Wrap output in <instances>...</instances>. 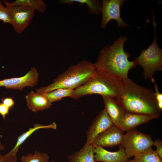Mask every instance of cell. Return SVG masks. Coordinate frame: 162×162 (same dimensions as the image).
Segmentation results:
<instances>
[{
	"mask_svg": "<svg viewBox=\"0 0 162 162\" xmlns=\"http://www.w3.org/2000/svg\"><path fill=\"white\" fill-rule=\"evenodd\" d=\"M122 94L117 101L126 112L159 117L162 111L153 90L141 86L128 78L122 79Z\"/></svg>",
	"mask_w": 162,
	"mask_h": 162,
	"instance_id": "obj_1",
	"label": "cell"
},
{
	"mask_svg": "<svg viewBox=\"0 0 162 162\" xmlns=\"http://www.w3.org/2000/svg\"><path fill=\"white\" fill-rule=\"evenodd\" d=\"M127 40L126 37L122 36L112 45L104 47L94 63L96 69L120 78H128L129 71L136 65L134 60H128L130 54L124 50V44Z\"/></svg>",
	"mask_w": 162,
	"mask_h": 162,
	"instance_id": "obj_2",
	"label": "cell"
},
{
	"mask_svg": "<svg viewBox=\"0 0 162 162\" xmlns=\"http://www.w3.org/2000/svg\"><path fill=\"white\" fill-rule=\"evenodd\" d=\"M122 90V79L96 69L86 83L74 90L71 98L76 100L86 95L97 94L117 100Z\"/></svg>",
	"mask_w": 162,
	"mask_h": 162,
	"instance_id": "obj_3",
	"label": "cell"
},
{
	"mask_svg": "<svg viewBox=\"0 0 162 162\" xmlns=\"http://www.w3.org/2000/svg\"><path fill=\"white\" fill-rule=\"evenodd\" d=\"M95 70L94 64L85 60L80 62L59 75L51 83L37 89L36 92L44 93L60 88L74 90L86 83Z\"/></svg>",
	"mask_w": 162,
	"mask_h": 162,
	"instance_id": "obj_4",
	"label": "cell"
},
{
	"mask_svg": "<svg viewBox=\"0 0 162 162\" xmlns=\"http://www.w3.org/2000/svg\"><path fill=\"white\" fill-rule=\"evenodd\" d=\"M154 38L152 44L146 50H141L140 55L134 61L136 65L143 68V76L145 79H151L155 73L162 70V50L157 42L156 32V24L153 18Z\"/></svg>",
	"mask_w": 162,
	"mask_h": 162,
	"instance_id": "obj_5",
	"label": "cell"
},
{
	"mask_svg": "<svg viewBox=\"0 0 162 162\" xmlns=\"http://www.w3.org/2000/svg\"><path fill=\"white\" fill-rule=\"evenodd\" d=\"M153 142L150 135L134 128L123 134L121 145L129 158L152 147Z\"/></svg>",
	"mask_w": 162,
	"mask_h": 162,
	"instance_id": "obj_6",
	"label": "cell"
},
{
	"mask_svg": "<svg viewBox=\"0 0 162 162\" xmlns=\"http://www.w3.org/2000/svg\"><path fill=\"white\" fill-rule=\"evenodd\" d=\"M124 0H102L100 12L102 20L100 27L105 28L108 22L111 20H116L118 23V28L127 27L129 25L122 19L120 15V8Z\"/></svg>",
	"mask_w": 162,
	"mask_h": 162,
	"instance_id": "obj_7",
	"label": "cell"
},
{
	"mask_svg": "<svg viewBox=\"0 0 162 162\" xmlns=\"http://www.w3.org/2000/svg\"><path fill=\"white\" fill-rule=\"evenodd\" d=\"M11 15V25L15 31L21 33L27 27L34 16V10L22 6L6 7Z\"/></svg>",
	"mask_w": 162,
	"mask_h": 162,
	"instance_id": "obj_8",
	"label": "cell"
},
{
	"mask_svg": "<svg viewBox=\"0 0 162 162\" xmlns=\"http://www.w3.org/2000/svg\"><path fill=\"white\" fill-rule=\"evenodd\" d=\"M39 76L37 70L33 67L22 76L0 80V87L22 90L26 87H33L36 85L38 81Z\"/></svg>",
	"mask_w": 162,
	"mask_h": 162,
	"instance_id": "obj_9",
	"label": "cell"
},
{
	"mask_svg": "<svg viewBox=\"0 0 162 162\" xmlns=\"http://www.w3.org/2000/svg\"><path fill=\"white\" fill-rule=\"evenodd\" d=\"M113 125L104 109L97 115L87 130L85 144L92 143L97 136Z\"/></svg>",
	"mask_w": 162,
	"mask_h": 162,
	"instance_id": "obj_10",
	"label": "cell"
},
{
	"mask_svg": "<svg viewBox=\"0 0 162 162\" xmlns=\"http://www.w3.org/2000/svg\"><path fill=\"white\" fill-rule=\"evenodd\" d=\"M123 132L119 128L113 125L97 136L92 143L103 147L120 145L123 140Z\"/></svg>",
	"mask_w": 162,
	"mask_h": 162,
	"instance_id": "obj_11",
	"label": "cell"
},
{
	"mask_svg": "<svg viewBox=\"0 0 162 162\" xmlns=\"http://www.w3.org/2000/svg\"><path fill=\"white\" fill-rule=\"evenodd\" d=\"M94 145L95 162H127L130 160L121 145L119 150L115 152H110L103 147Z\"/></svg>",
	"mask_w": 162,
	"mask_h": 162,
	"instance_id": "obj_12",
	"label": "cell"
},
{
	"mask_svg": "<svg viewBox=\"0 0 162 162\" xmlns=\"http://www.w3.org/2000/svg\"><path fill=\"white\" fill-rule=\"evenodd\" d=\"M102 97L104 109L114 125L119 128L126 112L115 99L107 96Z\"/></svg>",
	"mask_w": 162,
	"mask_h": 162,
	"instance_id": "obj_13",
	"label": "cell"
},
{
	"mask_svg": "<svg viewBox=\"0 0 162 162\" xmlns=\"http://www.w3.org/2000/svg\"><path fill=\"white\" fill-rule=\"evenodd\" d=\"M157 118L150 115L126 112L119 128L123 132L127 131Z\"/></svg>",
	"mask_w": 162,
	"mask_h": 162,
	"instance_id": "obj_14",
	"label": "cell"
},
{
	"mask_svg": "<svg viewBox=\"0 0 162 162\" xmlns=\"http://www.w3.org/2000/svg\"><path fill=\"white\" fill-rule=\"evenodd\" d=\"M26 98L28 109L35 112L49 109L52 105L44 93L32 91Z\"/></svg>",
	"mask_w": 162,
	"mask_h": 162,
	"instance_id": "obj_15",
	"label": "cell"
},
{
	"mask_svg": "<svg viewBox=\"0 0 162 162\" xmlns=\"http://www.w3.org/2000/svg\"><path fill=\"white\" fill-rule=\"evenodd\" d=\"M94 145L85 144L79 151L70 154L68 162H95Z\"/></svg>",
	"mask_w": 162,
	"mask_h": 162,
	"instance_id": "obj_16",
	"label": "cell"
},
{
	"mask_svg": "<svg viewBox=\"0 0 162 162\" xmlns=\"http://www.w3.org/2000/svg\"><path fill=\"white\" fill-rule=\"evenodd\" d=\"M57 128V124L54 122L48 125H43L38 123L34 124L33 127L30 128L27 131L19 136L15 145L8 152L17 154L20 146L37 130L42 129L56 130Z\"/></svg>",
	"mask_w": 162,
	"mask_h": 162,
	"instance_id": "obj_17",
	"label": "cell"
},
{
	"mask_svg": "<svg viewBox=\"0 0 162 162\" xmlns=\"http://www.w3.org/2000/svg\"><path fill=\"white\" fill-rule=\"evenodd\" d=\"M6 6L9 7L18 6L28 7L43 13L46 9V4L42 0H16L9 2L5 0L2 1Z\"/></svg>",
	"mask_w": 162,
	"mask_h": 162,
	"instance_id": "obj_18",
	"label": "cell"
},
{
	"mask_svg": "<svg viewBox=\"0 0 162 162\" xmlns=\"http://www.w3.org/2000/svg\"><path fill=\"white\" fill-rule=\"evenodd\" d=\"M61 4L65 3L71 4L74 2L80 3L81 4H86L88 7V11L91 13L98 15L100 14L102 3L99 1L95 0H61L59 1Z\"/></svg>",
	"mask_w": 162,
	"mask_h": 162,
	"instance_id": "obj_19",
	"label": "cell"
},
{
	"mask_svg": "<svg viewBox=\"0 0 162 162\" xmlns=\"http://www.w3.org/2000/svg\"><path fill=\"white\" fill-rule=\"evenodd\" d=\"M74 89L60 88L47 93H44L49 101L52 103L61 100L63 98L72 96Z\"/></svg>",
	"mask_w": 162,
	"mask_h": 162,
	"instance_id": "obj_20",
	"label": "cell"
},
{
	"mask_svg": "<svg viewBox=\"0 0 162 162\" xmlns=\"http://www.w3.org/2000/svg\"><path fill=\"white\" fill-rule=\"evenodd\" d=\"M135 162H162V159L151 147L135 156Z\"/></svg>",
	"mask_w": 162,
	"mask_h": 162,
	"instance_id": "obj_21",
	"label": "cell"
},
{
	"mask_svg": "<svg viewBox=\"0 0 162 162\" xmlns=\"http://www.w3.org/2000/svg\"><path fill=\"white\" fill-rule=\"evenodd\" d=\"M49 159L50 157L47 153L35 150L33 154L30 153L22 155L20 162H47Z\"/></svg>",
	"mask_w": 162,
	"mask_h": 162,
	"instance_id": "obj_22",
	"label": "cell"
},
{
	"mask_svg": "<svg viewBox=\"0 0 162 162\" xmlns=\"http://www.w3.org/2000/svg\"><path fill=\"white\" fill-rule=\"evenodd\" d=\"M0 20L4 23L11 24L12 19L8 9L2 5L0 1Z\"/></svg>",
	"mask_w": 162,
	"mask_h": 162,
	"instance_id": "obj_23",
	"label": "cell"
},
{
	"mask_svg": "<svg viewBox=\"0 0 162 162\" xmlns=\"http://www.w3.org/2000/svg\"><path fill=\"white\" fill-rule=\"evenodd\" d=\"M151 81L154 84L155 92L154 94L158 106L161 111L162 110V94L159 91L158 86L155 83L154 77L151 79Z\"/></svg>",
	"mask_w": 162,
	"mask_h": 162,
	"instance_id": "obj_24",
	"label": "cell"
},
{
	"mask_svg": "<svg viewBox=\"0 0 162 162\" xmlns=\"http://www.w3.org/2000/svg\"><path fill=\"white\" fill-rule=\"evenodd\" d=\"M153 146L156 147L155 151L157 154L162 159V141L160 139L155 140L153 142Z\"/></svg>",
	"mask_w": 162,
	"mask_h": 162,
	"instance_id": "obj_25",
	"label": "cell"
},
{
	"mask_svg": "<svg viewBox=\"0 0 162 162\" xmlns=\"http://www.w3.org/2000/svg\"><path fill=\"white\" fill-rule=\"evenodd\" d=\"M17 154L11 153L9 152L3 155V162H17Z\"/></svg>",
	"mask_w": 162,
	"mask_h": 162,
	"instance_id": "obj_26",
	"label": "cell"
},
{
	"mask_svg": "<svg viewBox=\"0 0 162 162\" xmlns=\"http://www.w3.org/2000/svg\"><path fill=\"white\" fill-rule=\"evenodd\" d=\"M10 109L2 102L0 103V115L4 120H6L7 116L9 114Z\"/></svg>",
	"mask_w": 162,
	"mask_h": 162,
	"instance_id": "obj_27",
	"label": "cell"
},
{
	"mask_svg": "<svg viewBox=\"0 0 162 162\" xmlns=\"http://www.w3.org/2000/svg\"><path fill=\"white\" fill-rule=\"evenodd\" d=\"M2 103L10 109L13 107L15 104L13 98L11 97H7L2 99Z\"/></svg>",
	"mask_w": 162,
	"mask_h": 162,
	"instance_id": "obj_28",
	"label": "cell"
},
{
	"mask_svg": "<svg viewBox=\"0 0 162 162\" xmlns=\"http://www.w3.org/2000/svg\"><path fill=\"white\" fill-rule=\"evenodd\" d=\"M5 149V146L0 138V152L4 151Z\"/></svg>",
	"mask_w": 162,
	"mask_h": 162,
	"instance_id": "obj_29",
	"label": "cell"
},
{
	"mask_svg": "<svg viewBox=\"0 0 162 162\" xmlns=\"http://www.w3.org/2000/svg\"><path fill=\"white\" fill-rule=\"evenodd\" d=\"M3 162V158L2 157V155H1V156L0 157V162Z\"/></svg>",
	"mask_w": 162,
	"mask_h": 162,
	"instance_id": "obj_30",
	"label": "cell"
},
{
	"mask_svg": "<svg viewBox=\"0 0 162 162\" xmlns=\"http://www.w3.org/2000/svg\"><path fill=\"white\" fill-rule=\"evenodd\" d=\"M127 162H135L133 160H129Z\"/></svg>",
	"mask_w": 162,
	"mask_h": 162,
	"instance_id": "obj_31",
	"label": "cell"
},
{
	"mask_svg": "<svg viewBox=\"0 0 162 162\" xmlns=\"http://www.w3.org/2000/svg\"><path fill=\"white\" fill-rule=\"evenodd\" d=\"M47 162H55V161L54 160H51V161H48Z\"/></svg>",
	"mask_w": 162,
	"mask_h": 162,
	"instance_id": "obj_32",
	"label": "cell"
},
{
	"mask_svg": "<svg viewBox=\"0 0 162 162\" xmlns=\"http://www.w3.org/2000/svg\"><path fill=\"white\" fill-rule=\"evenodd\" d=\"M2 155L0 154V157Z\"/></svg>",
	"mask_w": 162,
	"mask_h": 162,
	"instance_id": "obj_33",
	"label": "cell"
},
{
	"mask_svg": "<svg viewBox=\"0 0 162 162\" xmlns=\"http://www.w3.org/2000/svg\"></svg>",
	"mask_w": 162,
	"mask_h": 162,
	"instance_id": "obj_34",
	"label": "cell"
}]
</instances>
